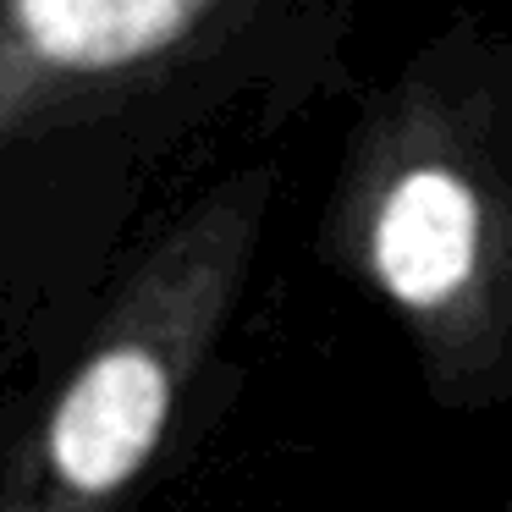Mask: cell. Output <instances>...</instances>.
I'll return each mask as SVG.
<instances>
[{
    "label": "cell",
    "instance_id": "obj_1",
    "mask_svg": "<svg viewBox=\"0 0 512 512\" xmlns=\"http://www.w3.org/2000/svg\"><path fill=\"white\" fill-rule=\"evenodd\" d=\"M364 0H12L0 375L34 380L193 193L353 89Z\"/></svg>",
    "mask_w": 512,
    "mask_h": 512
},
{
    "label": "cell",
    "instance_id": "obj_2",
    "mask_svg": "<svg viewBox=\"0 0 512 512\" xmlns=\"http://www.w3.org/2000/svg\"><path fill=\"white\" fill-rule=\"evenodd\" d=\"M320 254L397 320L441 413L512 397V39L452 17L358 100Z\"/></svg>",
    "mask_w": 512,
    "mask_h": 512
},
{
    "label": "cell",
    "instance_id": "obj_3",
    "mask_svg": "<svg viewBox=\"0 0 512 512\" xmlns=\"http://www.w3.org/2000/svg\"><path fill=\"white\" fill-rule=\"evenodd\" d=\"M281 166L243 160L133 248L0 430V512H133L248 298Z\"/></svg>",
    "mask_w": 512,
    "mask_h": 512
},
{
    "label": "cell",
    "instance_id": "obj_4",
    "mask_svg": "<svg viewBox=\"0 0 512 512\" xmlns=\"http://www.w3.org/2000/svg\"><path fill=\"white\" fill-rule=\"evenodd\" d=\"M6 12H12V0H0V23H6Z\"/></svg>",
    "mask_w": 512,
    "mask_h": 512
}]
</instances>
